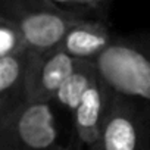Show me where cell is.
Returning <instances> with one entry per match:
<instances>
[{
	"label": "cell",
	"instance_id": "obj_5",
	"mask_svg": "<svg viewBox=\"0 0 150 150\" xmlns=\"http://www.w3.org/2000/svg\"><path fill=\"white\" fill-rule=\"evenodd\" d=\"M75 59L59 47L30 52L25 72V102L52 103L62 83L71 74Z\"/></svg>",
	"mask_w": 150,
	"mask_h": 150
},
{
	"label": "cell",
	"instance_id": "obj_3",
	"mask_svg": "<svg viewBox=\"0 0 150 150\" xmlns=\"http://www.w3.org/2000/svg\"><path fill=\"white\" fill-rule=\"evenodd\" d=\"M0 150H66L52 103L24 102L0 119Z\"/></svg>",
	"mask_w": 150,
	"mask_h": 150
},
{
	"label": "cell",
	"instance_id": "obj_1",
	"mask_svg": "<svg viewBox=\"0 0 150 150\" xmlns=\"http://www.w3.org/2000/svg\"><path fill=\"white\" fill-rule=\"evenodd\" d=\"M93 62L100 80L110 90L150 105V34L113 35Z\"/></svg>",
	"mask_w": 150,
	"mask_h": 150
},
{
	"label": "cell",
	"instance_id": "obj_6",
	"mask_svg": "<svg viewBox=\"0 0 150 150\" xmlns=\"http://www.w3.org/2000/svg\"><path fill=\"white\" fill-rule=\"evenodd\" d=\"M113 93L115 91L110 90L100 80L97 74L96 80L87 88L78 106L72 112L75 132H77L78 140L84 146L90 147L97 141L105 116L110 106Z\"/></svg>",
	"mask_w": 150,
	"mask_h": 150
},
{
	"label": "cell",
	"instance_id": "obj_9",
	"mask_svg": "<svg viewBox=\"0 0 150 150\" xmlns=\"http://www.w3.org/2000/svg\"><path fill=\"white\" fill-rule=\"evenodd\" d=\"M96 77L97 71L93 60H77L71 74L57 90L54 100L68 110L74 112Z\"/></svg>",
	"mask_w": 150,
	"mask_h": 150
},
{
	"label": "cell",
	"instance_id": "obj_2",
	"mask_svg": "<svg viewBox=\"0 0 150 150\" xmlns=\"http://www.w3.org/2000/svg\"><path fill=\"white\" fill-rule=\"evenodd\" d=\"M0 15L16 28L30 52L57 47L74 25L87 19L60 9L50 0H0Z\"/></svg>",
	"mask_w": 150,
	"mask_h": 150
},
{
	"label": "cell",
	"instance_id": "obj_11",
	"mask_svg": "<svg viewBox=\"0 0 150 150\" xmlns=\"http://www.w3.org/2000/svg\"><path fill=\"white\" fill-rule=\"evenodd\" d=\"M149 150H150V149H149Z\"/></svg>",
	"mask_w": 150,
	"mask_h": 150
},
{
	"label": "cell",
	"instance_id": "obj_4",
	"mask_svg": "<svg viewBox=\"0 0 150 150\" xmlns=\"http://www.w3.org/2000/svg\"><path fill=\"white\" fill-rule=\"evenodd\" d=\"M150 108L113 93L97 141L88 150H149Z\"/></svg>",
	"mask_w": 150,
	"mask_h": 150
},
{
	"label": "cell",
	"instance_id": "obj_7",
	"mask_svg": "<svg viewBox=\"0 0 150 150\" xmlns=\"http://www.w3.org/2000/svg\"><path fill=\"white\" fill-rule=\"evenodd\" d=\"M112 38V33L102 21L87 18L74 25L57 47L75 60H94Z\"/></svg>",
	"mask_w": 150,
	"mask_h": 150
},
{
	"label": "cell",
	"instance_id": "obj_8",
	"mask_svg": "<svg viewBox=\"0 0 150 150\" xmlns=\"http://www.w3.org/2000/svg\"><path fill=\"white\" fill-rule=\"evenodd\" d=\"M28 49L0 57V119L25 102Z\"/></svg>",
	"mask_w": 150,
	"mask_h": 150
},
{
	"label": "cell",
	"instance_id": "obj_10",
	"mask_svg": "<svg viewBox=\"0 0 150 150\" xmlns=\"http://www.w3.org/2000/svg\"><path fill=\"white\" fill-rule=\"evenodd\" d=\"M27 49L16 28L0 15V57H5Z\"/></svg>",
	"mask_w": 150,
	"mask_h": 150
}]
</instances>
